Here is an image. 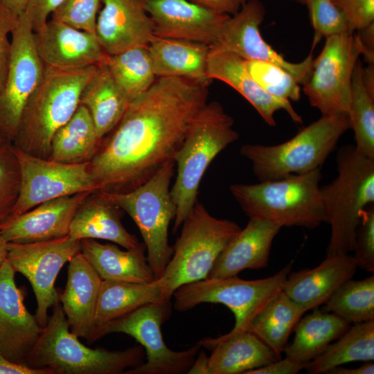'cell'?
Returning a JSON list of instances; mask_svg holds the SVG:
<instances>
[{"mask_svg":"<svg viewBox=\"0 0 374 374\" xmlns=\"http://www.w3.org/2000/svg\"><path fill=\"white\" fill-rule=\"evenodd\" d=\"M144 354L141 346L116 351L87 347L69 330L57 302L28 355L27 365L49 368L53 374H121L143 364Z\"/></svg>","mask_w":374,"mask_h":374,"instance_id":"5b68a950","label":"cell"},{"mask_svg":"<svg viewBox=\"0 0 374 374\" xmlns=\"http://www.w3.org/2000/svg\"><path fill=\"white\" fill-rule=\"evenodd\" d=\"M337 176L320 186L323 206L330 225L326 253L354 251L356 229L362 211L374 203V159L355 146L341 147L337 154Z\"/></svg>","mask_w":374,"mask_h":374,"instance_id":"8992f818","label":"cell"},{"mask_svg":"<svg viewBox=\"0 0 374 374\" xmlns=\"http://www.w3.org/2000/svg\"><path fill=\"white\" fill-rule=\"evenodd\" d=\"M362 81L369 94L374 97V63L362 69Z\"/></svg>","mask_w":374,"mask_h":374,"instance_id":"db71d44e","label":"cell"},{"mask_svg":"<svg viewBox=\"0 0 374 374\" xmlns=\"http://www.w3.org/2000/svg\"><path fill=\"white\" fill-rule=\"evenodd\" d=\"M99 143L88 109L79 105L71 118L54 134L48 159L64 163L87 162Z\"/></svg>","mask_w":374,"mask_h":374,"instance_id":"e575fe53","label":"cell"},{"mask_svg":"<svg viewBox=\"0 0 374 374\" xmlns=\"http://www.w3.org/2000/svg\"><path fill=\"white\" fill-rule=\"evenodd\" d=\"M167 299L158 280L150 283L103 280L97 303L92 342L104 336L112 321L145 305Z\"/></svg>","mask_w":374,"mask_h":374,"instance_id":"f546056e","label":"cell"},{"mask_svg":"<svg viewBox=\"0 0 374 374\" xmlns=\"http://www.w3.org/2000/svg\"><path fill=\"white\" fill-rule=\"evenodd\" d=\"M306 365L307 364L298 363L285 357L247 371L245 374H296L305 369Z\"/></svg>","mask_w":374,"mask_h":374,"instance_id":"7dc6e473","label":"cell"},{"mask_svg":"<svg viewBox=\"0 0 374 374\" xmlns=\"http://www.w3.org/2000/svg\"><path fill=\"white\" fill-rule=\"evenodd\" d=\"M323 311L350 324L374 320V276L342 284L325 303Z\"/></svg>","mask_w":374,"mask_h":374,"instance_id":"8d00e7d4","label":"cell"},{"mask_svg":"<svg viewBox=\"0 0 374 374\" xmlns=\"http://www.w3.org/2000/svg\"><path fill=\"white\" fill-rule=\"evenodd\" d=\"M181 226L171 258L157 279L167 299L180 286L207 278L220 254L242 229L235 222L213 216L198 202Z\"/></svg>","mask_w":374,"mask_h":374,"instance_id":"52a82bcc","label":"cell"},{"mask_svg":"<svg viewBox=\"0 0 374 374\" xmlns=\"http://www.w3.org/2000/svg\"><path fill=\"white\" fill-rule=\"evenodd\" d=\"M213 11L233 15L249 0H190Z\"/></svg>","mask_w":374,"mask_h":374,"instance_id":"c3c4849f","label":"cell"},{"mask_svg":"<svg viewBox=\"0 0 374 374\" xmlns=\"http://www.w3.org/2000/svg\"><path fill=\"white\" fill-rule=\"evenodd\" d=\"M145 9L153 23L154 35L209 46L230 16L190 0H145Z\"/></svg>","mask_w":374,"mask_h":374,"instance_id":"e0dca14e","label":"cell"},{"mask_svg":"<svg viewBox=\"0 0 374 374\" xmlns=\"http://www.w3.org/2000/svg\"><path fill=\"white\" fill-rule=\"evenodd\" d=\"M118 207L101 197L90 194L81 204L71 221L69 236L74 240H105L125 249L136 247L139 242L121 222Z\"/></svg>","mask_w":374,"mask_h":374,"instance_id":"f1b7e54d","label":"cell"},{"mask_svg":"<svg viewBox=\"0 0 374 374\" xmlns=\"http://www.w3.org/2000/svg\"><path fill=\"white\" fill-rule=\"evenodd\" d=\"M45 69L35 45L34 31L22 14L11 33L10 65L0 94V135L5 141H15L23 110Z\"/></svg>","mask_w":374,"mask_h":374,"instance_id":"9a60e30c","label":"cell"},{"mask_svg":"<svg viewBox=\"0 0 374 374\" xmlns=\"http://www.w3.org/2000/svg\"><path fill=\"white\" fill-rule=\"evenodd\" d=\"M305 367L309 374L326 373L331 368L353 362L374 359V320L354 324Z\"/></svg>","mask_w":374,"mask_h":374,"instance_id":"836d02e7","label":"cell"},{"mask_svg":"<svg viewBox=\"0 0 374 374\" xmlns=\"http://www.w3.org/2000/svg\"><path fill=\"white\" fill-rule=\"evenodd\" d=\"M265 8L258 0H249L224 23L211 52H229L244 60H256L275 64L290 73L299 84L308 79L313 65L312 51L301 62L286 60L262 38L260 26Z\"/></svg>","mask_w":374,"mask_h":374,"instance_id":"2e32d148","label":"cell"},{"mask_svg":"<svg viewBox=\"0 0 374 374\" xmlns=\"http://www.w3.org/2000/svg\"><path fill=\"white\" fill-rule=\"evenodd\" d=\"M348 129V116H322L290 140L275 145L245 144L240 154L249 159L260 181L321 168Z\"/></svg>","mask_w":374,"mask_h":374,"instance_id":"ba28073f","label":"cell"},{"mask_svg":"<svg viewBox=\"0 0 374 374\" xmlns=\"http://www.w3.org/2000/svg\"><path fill=\"white\" fill-rule=\"evenodd\" d=\"M233 119L217 102L206 103L191 121L175 157L177 176L170 188L176 207L173 233L197 202L202 179L212 161L239 138Z\"/></svg>","mask_w":374,"mask_h":374,"instance_id":"277c9868","label":"cell"},{"mask_svg":"<svg viewBox=\"0 0 374 374\" xmlns=\"http://www.w3.org/2000/svg\"><path fill=\"white\" fill-rule=\"evenodd\" d=\"M15 274L6 259L0 267V353L13 362L27 365L43 327L26 309Z\"/></svg>","mask_w":374,"mask_h":374,"instance_id":"ac0fdd59","label":"cell"},{"mask_svg":"<svg viewBox=\"0 0 374 374\" xmlns=\"http://www.w3.org/2000/svg\"><path fill=\"white\" fill-rule=\"evenodd\" d=\"M208 86L161 77L132 100L88 161L97 192L130 191L175 161L191 121L207 103Z\"/></svg>","mask_w":374,"mask_h":374,"instance_id":"6da1fadb","label":"cell"},{"mask_svg":"<svg viewBox=\"0 0 374 374\" xmlns=\"http://www.w3.org/2000/svg\"><path fill=\"white\" fill-rule=\"evenodd\" d=\"M175 166V161L168 162L148 180L130 191H98L134 220L157 279L162 275L173 253L168 242V228L176 215L170 187Z\"/></svg>","mask_w":374,"mask_h":374,"instance_id":"9c48e42d","label":"cell"},{"mask_svg":"<svg viewBox=\"0 0 374 374\" xmlns=\"http://www.w3.org/2000/svg\"><path fill=\"white\" fill-rule=\"evenodd\" d=\"M170 299L152 303L111 322L104 335L124 333L133 337L145 350L146 362L127 370L125 374H183L187 373L198 354V341L191 347L175 351L165 343L161 326L170 317Z\"/></svg>","mask_w":374,"mask_h":374,"instance_id":"7c38bea8","label":"cell"},{"mask_svg":"<svg viewBox=\"0 0 374 374\" xmlns=\"http://www.w3.org/2000/svg\"><path fill=\"white\" fill-rule=\"evenodd\" d=\"M95 33L107 55L147 46L154 35L145 0H102Z\"/></svg>","mask_w":374,"mask_h":374,"instance_id":"44dd1931","label":"cell"},{"mask_svg":"<svg viewBox=\"0 0 374 374\" xmlns=\"http://www.w3.org/2000/svg\"><path fill=\"white\" fill-rule=\"evenodd\" d=\"M357 265L349 253H334L316 267L290 272L283 291L306 311L325 303L355 274Z\"/></svg>","mask_w":374,"mask_h":374,"instance_id":"7402d4cb","label":"cell"},{"mask_svg":"<svg viewBox=\"0 0 374 374\" xmlns=\"http://www.w3.org/2000/svg\"><path fill=\"white\" fill-rule=\"evenodd\" d=\"M362 64L356 63L351 82L348 114L350 129L354 132L355 148L361 154L374 159V97L362 81Z\"/></svg>","mask_w":374,"mask_h":374,"instance_id":"74e56055","label":"cell"},{"mask_svg":"<svg viewBox=\"0 0 374 374\" xmlns=\"http://www.w3.org/2000/svg\"><path fill=\"white\" fill-rule=\"evenodd\" d=\"M374 364L371 362H366L359 367L355 368H348L341 366L334 367L329 370L326 374H373Z\"/></svg>","mask_w":374,"mask_h":374,"instance_id":"816d5d0a","label":"cell"},{"mask_svg":"<svg viewBox=\"0 0 374 374\" xmlns=\"http://www.w3.org/2000/svg\"><path fill=\"white\" fill-rule=\"evenodd\" d=\"M244 60L249 74L266 92L285 100L300 99V84L290 73L269 62Z\"/></svg>","mask_w":374,"mask_h":374,"instance_id":"f35d334b","label":"cell"},{"mask_svg":"<svg viewBox=\"0 0 374 374\" xmlns=\"http://www.w3.org/2000/svg\"><path fill=\"white\" fill-rule=\"evenodd\" d=\"M102 0H64L51 18L75 28L95 33L98 11Z\"/></svg>","mask_w":374,"mask_h":374,"instance_id":"b9f144b4","label":"cell"},{"mask_svg":"<svg viewBox=\"0 0 374 374\" xmlns=\"http://www.w3.org/2000/svg\"><path fill=\"white\" fill-rule=\"evenodd\" d=\"M296 325L294 338L284 349L285 357L298 363L308 364L321 354L350 324L334 313L313 309Z\"/></svg>","mask_w":374,"mask_h":374,"instance_id":"1f68e13d","label":"cell"},{"mask_svg":"<svg viewBox=\"0 0 374 374\" xmlns=\"http://www.w3.org/2000/svg\"><path fill=\"white\" fill-rule=\"evenodd\" d=\"M98 65L76 69L46 66L42 80L25 105L12 143L28 154L48 159L54 134L75 113Z\"/></svg>","mask_w":374,"mask_h":374,"instance_id":"7a4b0ae2","label":"cell"},{"mask_svg":"<svg viewBox=\"0 0 374 374\" xmlns=\"http://www.w3.org/2000/svg\"><path fill=\"white\" fill-rule=\"evenodd\" d=\"M102 281L80 251L69 261L66 285L59 296L71 332L90 342Z\"/></svg>","mask_w":374,"mask_h":374,"instance_id":"603a6c76","label":"cell"},{"mask_svg":"<svg viewBox=\"0 0 374 374\" xmlns=\"http://www.w3.org/2000/svg\"><path fill=\"white\" fill-rule=\"evenodd\" d=\"M20 170L19 193L11 215L57 198L97 192L89 162L64 163L28 154L13 144Z\"/></svg>","mask_w":374,"mask_h":374,"instance_id":"4fadbf2b","label":"cell"},{"mask_svg":"<svg viewBox=\"0 0 374 374\" xmlns=\"http://www.w3.org/2000/svg\"><path fill=\"white\" fill-rule=\"evenodd\" d=\"M147 48L157 77L182 78L209 84L208 45L153 35Z\"/></svg>","mask_w":374,"mask_h":374,"instance_id":"4316f807","label":"cell"},{"mask_svg":"<svg viewBox=\"0 0 374 374\" xmlns=\"http://www.w3.org/2000/svg\"><path fill=\"white\" fill-rule=\"evenodd\" d=\"M0 374H53V373L49 368H33L13 362L0 353Z\"/></svg>","mask_w":374,"mask_h":374,"instance_id":"681fc988","label":"cell"},{"mask_svg":"<svg viewBox=\"0 0 374 374\" xmlns=\"http://www.w3.org/2000/svg\"><path fill=\"white\" fill-rule=\"evenodd\" d=\"M292 267L291 262L274 275L257 280H244L235 276L183 285L172 294L173 308L185 312L204 303H220L235 317V325L227 335L248 330L256 316L283 291Z\"/></svg>","mask_w":374,"mask_h":374,"instance_id":"30bf717a","label":"cell"},{"mask_svg":"<svg viewBox=\"0 0 374 374\" xmlns=\"http://www.w3.org/2000/svg\"><path fill=\"white\" fill-rule=\"evenodd\" d=\"M80 252L103 280L150 283L157 278L145 255L143 242L131 249L102 244L93 239L80 240Z\"/></svg>","mask_w":374,"mask_h":374,"instance_id":"83f0119b","label":"cell"},{"mask_svg":"<svg viewBox=\"0 0 374 374\" xmlns=\"http://www.w3.org/2000/svg\"><path fill=\"white\" fill-rule=\"evenodd\" d=\"M362 47L355 32L326 38L303 91L322 116H348L353 73Z\"/></svg>","mask_w":374,"mask_h":374,"instance_id":"8fae6325","label":"cell"},{"mask_svg":"<svg viewBox=\"0 0 374 374\" xmlns=\"http://www.w3.org/2000/svg\"><path fill=\"white\" fill-rule=\"evenodd\" d=\"M306 312L281 291L256 316L248 330L280 357L291 333Z\"/></svg>","mask_w":374,"mask_h":374,"instance_id":"d6a6232c","label":"cell"},{"mask_svg":"<svg viewBox=\"0 0 374 374\" xmlns=\"http://www.w3.org/2000/svg\"><path fill=\"white\" fill-rule=\"evenodd\" d=\"M104 62L130 102L146 91L156 80L147 46L107 55Z\"/></svg>","mask_w":374,"mask_h":374,"instance_id":"d590c367","label":"cell"},{"mask_svg":"<svg viewBox=\"0 0 374 374\" xmlns=\"http://www.w3.org/2000/svg\"><path fill=\"white\" fill-rule=\"evenodd\" d=\"M5 141V140L0 135V143Z\"/></svg>","mask_w":374,"mask_h":374,"instance_id":"6f0895ef","label":"cell"},{"mask_svg":"<svg viewBox=\"0 0 374 374\" xmlns=\"http://www.w3.org/2000/svg\"><path fill=\"white\" fill-rule=\"evenodd\" d=\"M280 229L270 222L249 218L220 254L207 278L235 276L244 269L267 267L273 241Z\"/></svg>","mask_w":374,"mask_h":374,"instance_id":"cb8c5ba5","label":"cell"},{"mask_svg":"<svg viewBox=\"0 0 374 374\" xmlns=\"http://www.w3.org/2000/svg\"><path fill=\"white\" fill-rule=\"evenodd\" d=\"M199 342L202 347L212 350L208 357L209 374H245L280 359L249 330L204 338Z\"/></svg>","mask_w":374,"mask_h":374,"instance_id":"484cf974","label":"cell"},{"mask_svg":"<svg viewBox=\"0 0 374 374\" xmlns=\"http://www.w3.org/2000/svg\"><path fill=\"white\" fill-rule=\"evenodd\" d=\"M301 3L307 6L314 30L312 51L323 37L353 32L344 13L330 0H301Z\"/></svg>","mask_w":374,"mask_h":374,"instance_id":"60d3db41","label":"cell"},{"mask_svg":"<svg viewBox=\"0 0 374 374\" xmlns=\"http://www.w3.org/2000/svg\"><path fill=\"white\" fill-rule=\"evenodd\" d=\"M345 15L352 31L374 22V0H330Z\"/></svg>","mask_w":374,"mask_h":374,"instance_id":"f6af8a7d","label":"cell"},{"mask_svg":"<svg viewBox=\"0 0 374 374\" xmlns=\"http://www.w3.org/2000/svg\"><path fill=\"white\" fill-rule=\"evenodd\" d=\"M353 256L357 267L374 272V206L365 208L356 229Z\"/></svg>","mask_w":374,"mask_h":374,"instance_id":"7bdbcfd3","label":"cell"},{"mask_svg":"<svg viewBox=\"0 0 374 374\" xmlns=\"http://www.w3.org/2000/svg\"><path fill=\"white\" fill-rule=\"evenodd\" d=\"M130 103L105 62L98 65L80 98V105L90 114L100 141L117 125Z\"/></svg>","mask_w":374,"mask_h":374,"instance_id":"4dcf8cb0","label":"cell"},{"mask_svg":"<svg viewBox=\"0 0 374 374\" xmlns=\"http://www.w3.org/2000/svg\"><path fill=\"white\" fill-rule=\"evenodd\" d=\"M207 74L211 80H220L235 89L269 125H276L274 114L280 109L285 110L294 122L302 123V118L290 101L276 98L263 90L247 70L245 60L238 55L210 51Z\"/></svg>","mask_w":374,"mask_h":374,"instance_id":"d4e9b609","label":"cell"},{"mask_svg":"<svg viewBox=\"0 0 374 374\" xmlns=\"http://www.w3.org/2000/svg\"><path fill=\"white\" fill-rule=\"evenodd\" d=\"M80 241L69 235L46 241L8 242L7 260L15 272L24 275L33 290L35 318L44 327L48 310L59 302L55 282L64 265L80 251Z\"/></svg>","mask_w":374,"mask_h":374,"instance_id":"5bb4252c","label":"cell"},{"mask_svg":"<svg viewBox=\"0 0 374 374\" xmlns=\"http://www.w3.org/2000/svg\"><path fill=\"white\" fill-rule=\"evenodd\" d=\"M8 242L0 233V267L7 258Z\"/></svg>","mask_w":374,"mask_h":374,"instance_id":"9f6ffc18","label":"cell"},{"mask_svg":"<svg viewBox=\"0 0 374 374\" xmlns=\"http://www.w3.org/2000/svg\"><path fill=\"white\" fill-rule=\"evenodd\" d=\"M19 188L20 170L13 143L5 141L0 143V224L11 215Z\"/></svg>","mask_w":374,"mask_h":374,"instance_id":"ab89813d","label":"cell"},{"mask_svg":"<svg viewBox=\"0 0 374 374\" xmlns=\"http://www.w3.org/2000/svg\"><path fill=\"white\" fill-rule=\"evenodd\" d=\"M93 193L84 192L43 202L0 224V233L7 242L46 241L69 235L78 208Z\"/></svg>","mask_w":374,"mask_h":374,"instance_id":"ffe728a7","label":"cell"},{"mask_svg":"<svg viewBox=\"0 0 374 374\" xmlns=\"http://www.w3.org/2000/svg\"><path fill=\"white\" fill-rule=\"evenodd\" d=\"M34 42L44 65L52 68L76 69L98 65L107 55L95 33L52 18L34 32Z\"/></svg>","mask_w":374,"mask_h":374,"instance_id":"d6986e66","label":"cell"},{"mask_svg":"<svg viewBox=\"0 0 374 374\" xmlns=\"http://www.w3.org/2000/svg\"><path fill=\"white\" fill-rule=\"evenodd\" d=\"M17 14L0 1V94L6 81L11 55V39L9 35L17 26Z\"/></svg>","mask_w":374,"mask_h":374,"instance_id":"ee69618b","label":"cell"},{"mask_svg":"<svg viewBox=\"0 0 374 374\" xmlns=\"http://www.w3.org/2000/svg\"><path fill=\"white\" fill-rule=\"evenodd\" d=\"M64 0H30L24 13L34 32L42 28Z\"/></svg>","mask_w":374,"mask_h":374,"instance_id":"bcb514c9","label":"cell"},{"mask_svg":"<svg viewBox=\"0 0 374 374\" xmlns=\"http://www.w3.org/2000/svg\"><path fill=\"white\" fill-rule=\"evenodd\" d=\"M188 374H209L208 357L204 350H199L189 368Z\"/></svg>","mask_w":374,"mask_h":374,"instance_id":"f5cc1de1","label":"cell"},{"mask_svg":"<svg viewBox=\"0 0 374 374\" xmlns=\"http://www.w3.org/2000/svg\"><path fill=\"white\" fill-rule=\"evenodd\" d=\"M362 53L368 64L374 63V24L357 30Z\"/></svg>","mask_w":374,"mask_h":374,"instance_id":"f907efd6","label":"cell"},{"mask_svg":"<svg viewBox=\"0 0 374 374\" xmlns=\"http://www.w3.org/2000/svg\"><path fill=\"white\" fill-rule=\"evenodd\" d=\"M292 1H296L298 3H301V0H292Z\"/></svg>","mask_w":374,"mask_h":374,"instance_id":"680465c9","label":"cell"},{"mask_svg":"<svg viewBox=\"0 0 374 374\" xmlns=\"http://www.w3.org/2000/svg\"><path fill=\"white\" fill-rule=\"evenodd\" d=\"M321 168L255 184H233L234 199L249 218L283 226L316 229L328 222L320 195Z\"/></svg>","mask_w":374,"mask_h":374,"instance_id":"3957f363","label":"cell"},{"mask_svg":"<svg viewBox=\"0 0 374 374\" xmlns=\"http://www.w3.org/2000/svg\"><path fill=\"white\" fill-rule=\"evenodd\" d=\"M0 1L20 16L25 12L30 0H0Z\"/></svg>","mask_w":374,"mask_h":374,"instance_id":"11a10c76","label":"cell"}]
</instances>
